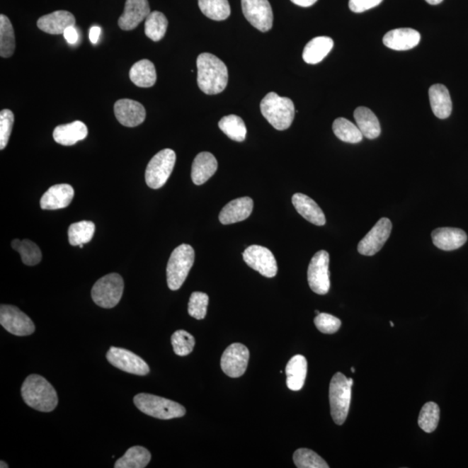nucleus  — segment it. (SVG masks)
Returning a JSON list of instances; mask_svg holds the SVG:
<instances>
[{
    "instance_id": "2eb2a0df",
    "label": "nucleus",
    "mask_w": 468,
    "mask_h": 468,
    "mask_svg": "<svg viewBox=\"0 0 468 468\" xmlns=\"http://www.w3.org/2000/svg\"><path fill=\"white\" fill-rule=\"evenodd\" d=\"M392 223L388 218H382L365 237L359 242L358 253L365 256H373L384 246L392 234Z\"/></svg>"
},
{
    "instance_id": "09e8293b",
    "label": "nucleus",
    "mask_w": 468,
    "mask_h": 468,
    "mask_svg": "<svg viewBox=\"0 0 468 468\" xmlns=\"http://www.w3.org/2000/svg\"><path fill=\"white\" fill-rule=\"evenodd\" d=\"M293 4L302 7H309L318 1V0H291Z\"/></svg>"
},
{
    "instance_id": "bb28decb",
    "label": "nucleus",
    "mask_w": 468,
    "mask_h": 468,
    "mask_svg": "<svg viewBox=\"0 0 468 468\" xmlns=\"http://www.w3.org/2000/svg\"><path fill=\"white\" fill-rule=\"evenodd\" d=\"M286 385L292 392H299L304 385L307 375V360L302 355H296L286 365Z\"/></svg>"
},
{
    "instance_id": "f704fd0d",
    "label": "nucleus",
    "mask_w": 468,
    "mask_h": 468,
    "mask_svg": "<svg viewBox=\"0 0 468 468\" xmlns=\"http://www.w3.org/2000/svg\"><path fill=\"white\" fill-rule=\"evenodd\" d=\"M219 127L232 140L239 142L246 140V126L243 119L238 115H229L224 117L219 122Z\"/></svg>"
},
{
    "instance_id": "2f4dec72",
    "label": "nucleus",
    "mask_w": 468,
    "mask_h": 468,
    "mask_svg": "<svg viewBox=\"0 0 468 468\" xmlns=\"http://www.w3.org/2000/svg\"><path fill=\"white\" fill-rule=\"evenodd\" d=\"M16 47L13 25L6 15H0V56L8 59L13 55Z\"/></svg>"
},
{
    "instance_id": "e433bc0d",
    "label": "nucleus",
    "mask_w": 468,
    "mask_h": 468,
    "mask_svg": "<svg viewBox=\"0 0 468 468\" xmlns=\"http://www.w3.org/2000/svg\"><path fill=\"white\" fill-rule=\"evenodd\" d=\"M332 129L336 137L344 142L355 144L363 140V135L358 127L346 118L336 119Z\"/></svg>"
},
{
    "instance_id": "c85d7f7f",
    "label": "nucleus",
    "mask_w": 468,
    "mask_h": 468,
    "mask_svg": "<svg viewBox=\"0 0 468 468\" xmlns=\"http://www.w3.org/2000/svg\"><path fill=\"white\" fill-rule=\"evenodd\" d=\"M333 45L334 42L331 38H314L305 45L303 59L309 64H319L331 52Z\"/></svg>"
},
{
    "instance_id": "864d4df0",
    "label": "nucleus",
    "mask_w": 468,
    "mask_h": 468,
    "mask_svg": "<svg viewBox=\"0 0 468 468\" xmlns=\"http://www.w3.org/2000/svg\"><path fill=\"white\" fill-rule=\"evenodd\" d=\"M351 371H352V372H353V373L355 372V370L354 367H352V368H351Z\"/></svg>"
},
{
    "instance_id": "3c124183",
    "label": "nucleus",
    "mask_w": 468,
    "mask_h": 468,
    "mask_svg": "<svg viewBox=\"0 0 468 468\" xmlns=\"http://www.w3.org/2000/svg\"><path fill=\"white\" fill-rule=\"evenodd\" d=\"M0 464H1V465H0V467H1V468L9 467V466L7 465V464L6 462H4L3 460H1V462H0Z\"/></svg>"
},
{
    "instance_id": "6e6552de",
    "label": "nucleus",
    "mask_w": 468,
    "mask_h": 468,
    "mask_svg": "<svg viewBox=\"0 0 468 468\" xmlns=\"http://www.w3.org/2000/svg\"><path fill=\"white\" fill-rule=\"evenodd\" d=\"M176 154L175 151L165 149L157 153L150 160L146 169L145 180L150 188L159 189L167 183L175 168Z\"/></svg>"
},
{
    "instance_id": "ea45409f",
    "label": "nucleus",
    "mask_w": 468,
    "mask_h": 468,
    "mask_svg": "<svg viewBox=\"0 0 468 468\" xmlns=\"http://www.w3.org/2000/svg\"><path fill=\"white\" fill-rule=\"evenodd\" d=\"M293 462L299 468H328L329 465L314 451L299 448L293 455Z\"/></svg>"
},
{
    "instance_id": "473e14b6",
    "label": "nucleus",
    "mask_w": 468,
    "mask_h": 468,
    "mask_svg": "<svg viewBox=\"0 0 468 468\" xmlns=\"http://www.w3.org/2000/svg\"><path fill=\"white\" fill-rule=\"evenodd\" d=\"M198 5L205 16L212 21H226L231 14L228 0H198Z\"/></svg>"
},
{
    "instance_id": "37998d69",
    "label": "nucleus",
    "mask_w": 468,
    "mask_h": 468,
    "mask_svg": "<svg viewBox=\"0 0 468 468\" xmlns=\"http://www.w3.org/2000/svg\"><path fill=\"white\" fill-rule=\"evenodd\" d=\"M14 123L13 112L3 110L0 112V149L3 150L8 144Z\"/></svg>"
},
{
    "instance_id": "6ab92c4d",
    "label": "nucleus",
    "mask_w": 468,
    "mask_h": 468,
    "mask_svg": "<svg viewBox=\"0 0 468 468\" xmlns=\"http://www.w3.org/2000/svg\"><path fill=\"white\" fill-rule=\"evenodd\" d=\"M253 210V201L250 197H242L230 201L219 212V222L230 225L243 222L249 217Z\"/></svg>"
},
{
    "instance_id": "58836bf2",
    "label": "nucleus",
    "mask_w": 468,
    "mask_h": 468,
    "mask_svg": "<svg viewBox=\"0 0 468 468\" xmlns=\"http://www.w3.org/2000/svg\"><path fill=\"white\" fill-rule=\"evenodd\" d=\"M440 408L435 402L429 401L421 410L418 424L424 432L432 433L438 427Z\"/></svg>"
},
{
    "instance_id": "79ce46f5",
    "label": "nucleus",
    "mask_w": 468,
    "mask_h": 468,
    "mask_svg": "<svg viewBox=\"0 0 468 468\" xmlns=\"http://www.w3.org/2000/svg\"><path fill=\"white\" fill-rule=\"evenodd\" d=\"M208 302L210 297L207 294L200 292H193L188 303V314L195 319H204L207 315Z\"/></svg>"
},
{
    "instance_id": "a211bd4d",
    "label": "nucleus",
    "mask_w": 468,
    "mask_h": 468,
    "mask_svg": "<svg viewBox=\"0 0 468 468\" xmlns=\"http://www.w3.org/2000/svg\"><path fill=\"white\" fill-rule=\"evenodd\" d=\"M74 195V189L71 185H54L42 196L40 207L44 210H62L72 203Z\"/></svg>"
},
{
    "instance_id": "39448f33",
    "label": "nucleus",
    "mask_w": 468,
    "mask_h": 468,
    "mask_svg": "<svg viewBox=\"0 0 468 468\" xmlns=\"http://www.w3.org/2000/svg\"><path fill=\"white\" fill-rule=\"evenodd\" d=\"M353 382V379L347 378L340 372L336 373L331 379L330 384L331 413L336 424L343 425L347 419Z\"/></svg>"
},
{
    "instance_id": "a19ab883",
    "label": "nucleus",
    "mask_w": 468,
    "mask_h": 468,
    "mask_svg": "<svg viewBox=\"0 0 468 468\" xmlns=\"http://www.w3.org/2000/svg\"><path fill=\"white\" fill-rule=\"evenodd\" d=\"M171 343L175 353L180 357H185L193 351L195 346V339L188 332L181 330L173 334Z\"/></svg>"
},
{
    "instance_id": "603ef678",
    "label": "nucleus",
    "mask_w": 468,
    "mask_h": 468,
    "mask_svg": "<svg viewBox=\"0 0 468 468\" xmlns=\"http://www.w3.org/2000/svg\"><path fill=\"white\" fill-rule=\"evenodd\" d=\"M390 326H392V327H394V324L393 322H392V321H390Z\"/></svg>"
},
{
    "instance_id": "20e7f679",
    "label": "nucleus",
    "mask_w": 468,
    "mask_h": 468,
    "mask_svg": "<svg viewBox=\"0 0 468 468\" xmlns=\"http://www.w3.org/2000/svg\"><path fill=\"white\" fill-rule=\"evenodd\" d=\"M134 404L145 415L157 419L180 418L186 415V409L183 405L154 394H138L134 397Z\"/></svg>"
},
{
    "instance_id": "f8f14e48",
    "label": "nucleus",
    "mask_w": 468,
    "mask_h": 468,
    "mask_svg": "<svg viewBox=\"0 0 468 468\" xmlns=\"http://www.w3.org/2000/svg\"><path fill=\"white\" fill-rule=\"evenodd\" d=\"M106 358L112 365L125 372L137 376H146L149 373V366L144 360L122 348L111 347Z\"/></svg>"
},
{
    "instance_id": "49530a36",
    "label": "nucleus",
    "mask_w": 468,
    "mask_h": 468,
    "mask_svg": "<svg viewBox=\"0 0 468 468\" xmlns=\"http://www.w3.org/2000/svg\"><path fill=\"white\" fill-rule=\"evenodd\" d=\"M64 36L69 45H76L79 38V33H77L74 25L68 27L64 30Z\"/></svg>"
},
{
    "instance_id": "5fc2aeb1",
    "label": "nucleus",
    "mask_w": 468,
    "mask_h": 468,
    "mask_svg": "<svg viewBox=\"0 0 468 468\" xmlns=\"http://www.w3.org/2000/svg\"><path fill=\"white\" fill-rule=\"evenodd\" d=\"M315 313H316V315H319V314H320V312H319V311H316V312H315Z\"/></svg>"
},
{
    "instance_id": "ddd939ff",
    "label": "nucleus",
    "mask_w": 468,
    "mask_h": 468,
    "mask_svg": "<svg viewBox=\"0 0 468 468\" xmlns=\"http://www.w3.org/2000/svg\"><path fill=\"white\" fill-rule=\"evenodd\" d=\"M244 261L262 276L273 278L277 275L278 266L275 257L268 249L253 245L247 247L243 253Z\"/></svg>"
},
{
    "instance_id": "393cba45",
    "label": "nucleus",
    "mask_w": 468,
    "mask_h": 468,
    "mask_svg": "<svg viewBox=\"0 0 468 468\" xmlns=\"http://www.w3.org/2000/svg\"><path fill=\"white\" fill-rule=\"evenodd\" d=\"M87 135L88 127L81 121L57 126L53 131L54 140L63 146L75 145L76 142L84 140Z\"/></svg>"
},
{
    "instance_id": "dca6fc26",
    "label": "nucleus",
    "mask_w": 468,
    "mask_h": 468,
    "mask_svg": "<svg viewBox=\"0 0 468 468\" xmlns=\"http://www.w3.org/2000/svg\"><path fill=\"white\" fill-rule=\"evenodd\" d=\"M115 118L122 125L134 127L145 121L146 110L142 104L131 99H120L114 105Z\"/></svg>"
},
{
    "instance_id": "9d476101",
    "label": "nucleus",
    "mask_w": 468,
    "mask_h": 468,
    "mask_svg": "<svg viewBox=\"0 0 468 468\" xmlns=\"http://www.w3.org/2000/svg\"><path fill=\"white\" fill-rule=\"evenodd\" d=\"M244 16L262 33L273 28V13L268 0H241Z\"/></svg>"
},
{
    "instance_id": "5701e85b",
    "label": "nucleus",
    "mask_w": 468,
    "mask_h": 468,
    "mask_svg": "<svg viewBox=\"0 0 468 468\" xmlns=\"http://www.w3.org/2000/svg\"><path fill=\"white\" fill-rule=\"evenodd\" d=\"M292 200L294 207L302 217L316 226L326 225V219L324 212L319 205L309 196L297 193L292 196Z\"/></svg>"
},
{
    "instance_id": "cd10ccee",
    "label": "nucleus",
    "mask_w": 468,
    "mask_h": 468,
    "mask_svg": "<svg viewBox=\"0 0 468 468\" xmlns=\"http://www.w3.org/2000/svg\"><path fill=\"white\" fill-rule=\"evenodd\" d=\"M354 118L363 137L373 140L381 135L380 122L377 115L369 108H357L354 112Z\"/></svg>"
},
{
    "instance_id": "c9c22d12",
    "label": "nucleus",
    "mask_w": 468,
    "mask_h": 468,
    "mask_svg": "<svg viewBox=\"0 0 468 468\" xmlns=\"http://www.w3.org/2000/svg\"><path fill=\"white\" fill-rule=\"evenodd\" d=\"M95 231L94 222L88 220L72 224L68 230L69 242L73 246L84 245L91 241Z\"/></svg>"
},
{
    "instance_id": "a18cd8bd",
    "label": "nucleus",
    "mask_w": 468,
    "mask_h": 468,
    "mask_svg": "<svg viewBox=\"0 0 468 468\" xmlns=\"http://www.w3.org/2000/svg\"><path fill=\"white\" fill-rule=\"evenodd\" d=\"M382 2V0H350L349 7L353 13H361L374 8L380 5Z\"/></svg>"
},
{
    "instance_id": "f03ea898",
    "label": "nucleus",
    "mask_w": 468,
    "mask_h": 468,
    "mask_svg": "<svg viewBox=\"0 0 468 468\" xmlns=\"http://www.w3.org/2000/svg\"><path fill=\"white\" fill-rule=\"evenodd\" d=\"M23 400L29 407L41 412H52L59 404L55 389L40 375H30L21 388Z\"/></svg>"
},
{
    "instance_id": "72a5a7b5",
    "label": "nucleus",
    "mask_w": 468,
    "mask_h": 468,
    "mask_svg": "<svg viewBox=\"0 0 468 468\" xmlns=\"http://www.w3.org/2000/svg\"><path fill=\"white\" fill-rule=\"evenodd\" d=\"M169 21L161 11H152L145 19L144 30L146 36L151 40L158 42L164 38L167 32Z\"/></svg>"
},
{
    "instance_id": "1a4fd4ad",
    "label": "nucleus",
    "mask_w": 468,
    "mask_h": 468,
    "mask_svg": "<svg viewBox=\"0 0 468 468\" xmlns=\"http://www.w3.org/2000/svg\"><path fill=\"white\" fill-rule=\"evenodd\" d=\"M330 255L326 251H319L312 258L308 268L309 287L319 295H326L330 291Z\"/></svg>"
},
{
    "instance_id": "4be33fe9",
    "label": "nucleus",
    "mask_w": 468,
    "mask_h": 468,
    "mask_svg": "<svg viewBox=\"0 0 468 468\" xmlns=\"http://www.w3.org/2000/svg\"><path fill=\"white\" fill-rule=\"evenodd\" d=\"M421 41V34L411 28H399L390 30L384 37V44L394 50H409L415 48Z\"/></svg>"
},
{
    "instance_id": "a878e982",
    "label": "nucleus",
    "mask_w": 468,
    "mask_h": 468,
    "mask_svg": "<svg viewBox=\"0 0 468 468\" xmlns=\"http://www.w3.org/2000/svg\"><path fill=\"white\" fill-rule=\"evenodd\" d=\"M429 101L433 113L436 118L446 119L452 113V100L446 86L443 84H434L429 88Z\"/></svg>"
},
{
    "instance_id": "9b49d317",
    "label": "nucleus",
    "mask_w": 468,
    "mask_h": 468,
    "mask_svg": "<svg viewBox=\"0 0 468 468\" xmlns=\"http://www.w3.org/2000/svg\"><path fill=\"white\" fill-rule=\"evenodd\" d=\"M0 324L7 331L15 336H30L35 331V324L32 319L13 305H1Z\"/></svg>"
},
{
    "instance_id": "b1692460",
    "label": "nucleus",
    "mask_w": 468,
    "mask_h": 468,
    "mask_svg": "<svg viewBox=\"0 0 468 468\" xmlns=\"http://www.w3.org/2000/svg\"><path fill=\"white\" fill-rule=\"evenodd\" d=\"M218 161L214 154L201 152L197 154L192 165L191 177L193 183L197 186L207 183L217 171Z\"/></svg>"
},
{
    "instance_id": "c03bdc74",
    "label": "nucleus",
    "mask_w": 468,
    "mask_h": 468,
    "mask_svg": "<svg viewBox=\"0 0 468 468\" xmlns=\"http://www.w3.org/2000/svg\"><path fill=\"white\" fill-rule=\"evenodd\" d=\"M314 323L318 330L324 334L336 333L341 327V321L327 313H320L316 315Z\"/></svg>"
},
{
    "instance_id": "f257e3e1",
    "label": "nucleus",
    "mask_w": 468,
    "mask_h": 468,
    "mask_svg": "<svg viewBox=\"0 0 468 468\" xmlns=\"http://www.w3.org/2000/svg\"><path fill=\"white\" fill-rule=\"evenodd\" d=\"M197 84L207 95H217L225 90L228 69L224 62L211 53H201L197 57Z\"/></svg>"
},
{
    "instance_id": "aec40b11",
    "label": "nucleus",
    "mask_w": 468,
    "mask_h": 468,
    "mask_svg": "<svg viewBox=\"0 0 468 468\" xmlns=\"http://www.w3.org/2000/svg\"><path fill=\"white\" fill-rule=\"evenodd\" d=\"M433 243L440 250L454 251L465 245L467 235L462 229L452 227L437 228L432 232Z\"/></svg>"
},
{
    "instance_id": "7ed1b4c3",
    "label": "nucleus",
    "mask_w": 468,
    "mask_h": 468,
    "mask_svg": "<svg viewBox=\"0 0 468 468\" xmlns=\"http://www.w3.org/2000/svg\"><path fill=\"white\" fill-rule=\"evenodd\" d=\"M261 110L270 125L277 130H285L291 127L295 117V106L288 98H281L275 92H270L261 103Z\"/></svg>"
},
{
    "instance_id": "de8ad7c7",
    "label": "nucleus",
    "mask_w": 468,
    "mask_h": 468,
    "mask_svg": "<svg viewBox=\"0 0 468 468\" xmlns=\"http://www.w3.org/2000/svg\"><path fill=\"white\" fill-rule=\"evenodd\" d=\"M101 30L99 26H93L90 30V40L93 45H96L98 42Z\"/></svg>"
},
{
    "instance_id": "f3484780",
    "label": "nucleus",
    "mask_w": 468,
    "mask_h": 468,
    "mask_svg": "<svg viewBox=\"0 0 468 468\" xmlns=\"http://www.w3.org/2000/svg\"><path fill=\"white\" fill-rule=\"evenodd\" d=\"M148 0H126L125 11L119 18L118 25L123 30H132L150 14Z\"/></svg>"
},
{
    "instance_id": "412c9836",
    "label": "nucleus",
    "mask_w": 468,
    "mask_h": 468,
    "mask_svg": "<svg viewBox=\"0 0 468 468\" xmlns=\"http://www.w3.org/2000/svg\"><path fill=\"white\" fill-rule=\"evenodd\" d=\"M76 19L67 11H56L38 19L37 25L42 32L52 35L64 34L69 26L75 25Z\"/></svg>"
},
{
    "instance_id": "4468645a",
    "label": "nucleus",
    "mask_w": 468,
    "mask_h": 468,
    "mask_svg": "<svg viewBox=\"0 0 468 468\" xmlns=\"http://www.w3.org/2000/svg\"><path fill=\"white\" fill-rule=\"evenodd\" d=\"M249 350L242 343H233L224 351L220 361L227 376L237 378L245 374L249 361Z\"/></svg>"
},
{
    "instance_id": "4c0bfd02",
    "label": "nucleus",
    "mask_w": 468,
    "mask_h": 468,
    "mask_svg": "<svg viewBox=\"0 0 468 468\" xmlns=\"http://www.w3.org/2000/svg\"><path fill=\"white\" fill-rule=\"evenodd\" d=\"M11 247L21 255L22 261L25 265L32 266L40 264L42 259L41 250L32 241L13 239Z\"/></svg>"
},
{
    "instance_id": "7c9ffc66",
    "label": "nucleus",
    "mask_w": 468,
    "mask_h": 468,
    "mask_svg": "<svg viewBox=\"0 0 468 468\" xmlns=\"http://www.w3.org/2000/svg\"><path fill=\"white\" fill-rule=\"evenodd\" d=\"M151 454L147 448L135 446L127 450L115 464V468H144L149 465Z\"/></svg>"
},
{
    "instance_id": "8fccbe9b",
    "label": "nucleus",
    "mask_w": 468,
    "mask_h": 468,
    "mask_svg": "<svg viewBox=\"0 0 468 468\" xmlns=\"http://www.w3.org/2000/svg\"><path fill=\"white\" fill-rule=\"evenodd\" d=\"M427 3L429 4V5H439V4L442 3L443 0H425Z\"/></svg>"
},
{
    "instance_id": "c756f323",
    "label": "nucleus",
    "mask_w": 468,
    "mask_h": 468,
    "mask_svg": "<svg viewBox=\"0 0 468 468\" xmlns=\"http://www.w3.org/2000/svg\"><path fill=\"white\" fill-rule=\"evenodd\" d=\"M130 79L137 87H152L157 79L156 67L152 62L148 59L140 60L131 67Z\"/></svg>"
},
{
    "instance_id": "0eeeda50",
    "label": "nucleus",
    "mask_w": 468,
    "mask_h": 468,
    "mask_svg": "<svg viewBox=\"0 0 468 468\" xmlns=\"http://www.w3.org/2000/svg\"><path fill=\"white\" fill-rule=\"evenodd\" d=\"M125 289L122 276L110 273L101 278L93 286L91 297L98 307L111 309L117 307L121 300Z\"/></svg>"
},
{
    "instance_id": "423d86ee",
    "label": "nucleus",
    "mask_w": 468,
    "mask_h": 468,
    "mask_svg": "<svg viewBox=\"0 0 468 468\" xmlns=\"http://www.w3.org/2000/svg\"><path fill=\"white\" fill-rule=\"evenodd\" d=\"M195 250L191 246L183 244L173 251L167 266L169 288L177 291L183 286L195 262Z\"/></svg>"
}]
</instances>
